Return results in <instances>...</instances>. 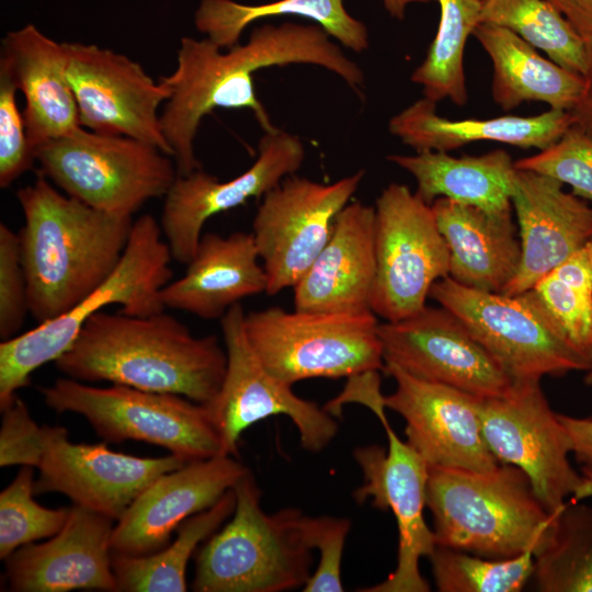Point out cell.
Listing matches in <instances>:
<instances>
[{
  "mask_svg": "<svg viewBox=\"0 0 592 592\" xmlns=\"http://www.w3.org/2000/svg\"><path fill=\"white\" fill-rule=\"evenodd\" d=\"M287 14L317 22L330 36L353 52L361 53L368 47L366 26L348 13L343 0H278L260 5L232 0H201L194 22L201 33L227 49L239 43L241 33L250 23Z\"/></svg>",
  "mask_w": 592,
  "mask_h": 592,
  "instance_id": "4dcf8cb0",
  "label": "cell"
},
{
  "mask_svg": "<svg viewBox=\"0 0 592 592\" xmlns=\"http://www.w3.org/2000/svg\"><path fill=\"white\" fill-rule=\"evenodd\" d=\"M30 312L29 288L23 269L20 238L8 225L0 224V339L19 334Z\"/></svg>",
  "mask_w": 592,
  "mask_h": 592,
  "instance_id": "60d3db41",
  "label": "cell"
},
{
  "mask_svg": "<svg viewBox=\"0 0 592 592\" xmlns=\"http://www.w3.org/2000/svg\"><path fill=\"white\" fill-rule=\"evenodd\" d=\"M429 298L458 317L513 382L590 367L534 289L483 292L447 276L433 284Z\"/></svg>",
  "mask_w": 592,
  "mask_h": 592,
  "instance_id": "ba28073f",
  "label": "cell"
},
{
  "mask_svg": "<svg viewBox=\"0 0 592 592\" xmlns=\"http://www.w3.org/2000/svg\"><path fill=\"white\" fill-rule=\"evenodd\" d=\"M2 412L0 429V466L37 467L43 444V428L32 418L18 396Z\"/></svg>",
  "mask_w": 592,
  "mask_h": 592,
  "instance_id": "7bdbcfd3",
  "label": "cell"
},
{
  "mask_svg": "<svg viewBox=\"0 0 592 592\" xmlns=\"http://www.w3.org/2000/svg\"><path fill=\"white\" fill-rule=\"evenodd\" d=\"M512 207L521 241V263L503 291L532 289L592 238V207L547 175L516 169Z\"/></svg>",
  "mask_w": 592,
  "mask_h": 592,
  "instance_id": "603a6c76",
  "label": "cell"
},
{
  "mask_svg": "<svg viewBox=\"0 0 592 592\" xmlns=\"http://www.w3.org/2000/svg\"><path fill=\"white\" fill-rule=\"evenodd\" d=\"M431 0H383L386 10L390 15L402 20L405 16V11L408 4L413 2H428Z\"/></svg>",
  "mask_w": 592,
  "mask_h": 592,
  "instance_id": "c3c4849f",
  "label": "cell"
},
{
  "mask_svg": "<svg viewBox=\"0 0 592 592\" xmlns=\"http://www.w3.org/2000/svg\"><path fill=\"white\" fill-rule=\"evenodd\" d=\"M301 528L308 545L318 549L320 560L305 584V592H342L341 561L351 528L346 517L301 516Z\"/></svg>",
  "mask_w": 592,
  "mask_h": 592,
  "instance_id": "ab89813d",
  "label": "cell"
},
{
  "mask_svg": "<svg viewBox=\"0 0 592 592\" xmlns=\"http://www.w3.org/2000/svg\"><path fill=\"white\" fill-rule=\"evenodd\" d=\"M532 578L543 592H592V506L565 503L554 513Z\"/></svg>",
  "mask_w": 592,
  "mask_h": 592,
  "instance_id": "d6a6232c",
  "label": "cell"
},
{
  "mask_svg": "<svg viewBox=\"0 0 592 592\" xmlns=\"http://www.w3.org/2000/svg\"><path fill=\"white\" fill-rule=\"evenodd\" d=\"M55 365L76 380L175 394L208 405L220 390L227 354L217 335L195 337L164 310L150 316L101 310Z\"/></svg>",
  "mask_w": 592,
  "mask_h": 592,
  "instance_id": "7a4b0ae2",
  "label": "cell"
},
{
  "mask_svg": "<svg viewBox=\"0 0 592 592\" xmlns=\"http://www.w3.org/2000/svg\"><path fill=\"white\" fill-rule=\"evenodd\" d=\"M435 104L426 98L415 101L390 118V133L417 152H447L480 140L543 150L572 125L570 113L561 110L534 116L449 119L436 113Z\"/></svg>",
  "mask_w": 592,
  "mask_h": 592,
  "instance_id": "83f0119b",
  "label": "cell"
},
{
  "mask_svg": "<svg viewBox=\"0 0 592 592\" xmlns=\"http://www.w3.org/2000/svg\"><path fill=\"white\" fill-rule=\"evenodd\" d=\"M384 364L470 395L501 396L512 378L446 308L425 306L402 320L379 323Z\"/></svg>",
  "mask_w": 592,
  "mask_h": 592,
  "instance_id": "e0dca14e",
  "label": "cell"
},
{
  "mask_svg": "<svg viewBox=\"0 0 592 592\" xmlns=\"http://www.w3.org/2000/svg\"><path fill=\"white\" fill-rule=\"evenodd\" d=\"M39 390L46 406L82 415L107 442L141 441L189 462L223 454L208 408L186 397L117 384L95 387L69 377Z\"/></svg>",
  "mask_w": 592,
  "mask_h": 592,
  "instance_id": "30bf717a",
  "label": "cell"
},
{
  "mask_svg": "<svg viewBox=\"0 0 592 592\" xmlns=\"http://www.w3.org/2000/svg\"><path fill=\"white\" fill-rule=\"evenodd\" d=\"M0 68L24 95L23 115L34 151L81 126L64 43L33 24L8 32L1 41Z\"/></svg>",
  "mask_w": 592,
  "mask_h": 592,
  "instance_id": "d4e9b609",
  "label": "cell"
},
{
  "mask_svg": "<svg viewBox=\"0 0 592 592\" xmlns=\"http://www.w3.org/2000/svg\"><path fill=\"white\" fill-rule=\"evenodd\" d=\"M376 276L371 309L386 321L426 306L433 284L449 276V251L432 206L390 183L375 203Z\"/></svg>",
  "mask_w": 592,
  "mask_h": 592,
  "instance_id": "8fae6325",
  "label": "cell"
},
{
  "mask_svg": "<svg viewBox=\"0 0 592 592\" xmlns=\"http://www.w3.org/2000/svg\"><path fill=\"white\" fill-rule=\"evenodd\" d=\"M236 508L234 488L210 508L187 517L177 528V536L162 549L145 556L112 553L116 591L184 592L186 568L200 543L204 542L232 515Z\"/></svg>",
  "mask_w": 592,
  "mask_h": 592,
  "instance_id": "1f68e13d",
  "label": "cell"
},
{
  "mask_svg": "<svg viewBox=\"0 0 592 592\" xmlns=\"http://www.w3.org/2000/svg\"><path fill=\"white\" fill-rule=\"evenodd\" d=\"M64 47L80 125L139 139L172 157L159 114L169 88L126 55L94 44L64 42Z\"/></svg>",
  "mask_w": 592,
  "mask_h": 592,
  "instance_id": "9a60e30c",
  "label": "cell"
},
{
  "mask_svg": "<svg viewBox=\"0 0 592 592\" xmlns=\"http://www.w3.org/2000/svg\"><path fill=\"white\" fill-rule=\"evenodd\" d=\"M34 467L21 466L10 485L0 493V558L16 549L50 538L67 522L71 508L49 509L34 499Z\"/></svg>",
  "mask_w": 592,
  "mask_h": 592,
  "instance_id": "8d00e7d4",
  "label": "cell"
},
{
  "mask_svg": "<svg viewBox=\"0 0 592 592\" xmlns=\"http://www.w3.org/2000/svg\"><path fill=\"white\" fill-rule=\"evenodd\" d=\"M584 383H585L588 386H592V356H591L590 367H589V369L587 371V374H585V377H584Z\"/></svg>",
  "mask_w": 592,
  "mask_h": 592,
  "instance_id": "681fc988",
  "label": "cell"
},
{
  "mask_svg": "<svg viewBox=\"0 0 592 592\" xmlns=\"http://www.w3.org/2000/svg\"><path fill=\"white\" fill-rule=\"evenodd\" d=\"M252 232L227 237L202 235L184 275L160 292L166 308L186 311L202 319L221 318L241 299L266 291L267 277L259 264Z\"/></svg>",
  "mask_w": 592,
  "mask_h": 592,
  "instance_id": "484cf974",
  "label": "cell"
},
{
  "mask_svg": "<svg viewBox=\"0 0 592 592\" xmlns=\"http://www.w3.org/2000/svg\"><path fill=\"white\" fill-rule=\"evenodd\" d=\"M387 159L415 179V193L430 205L439 197H446L489 212L513 208L516 168L503 149L458 158L426 150L413 156L389 155Z\"/></svg>",
  "mask_w": 592,
  "mask_h": 592,
  "instance_id": "f546056e",
  "label": "cell"
},
{
  "mask_svg": "<svg viewBox=\"0 0 592 592\" xmlns=\"http://www.w3.org/2000/svg\"><path fill=\"white\" fill-rule=\"evenodd\" d=\"M383 424L388 448L379 445L356 447L353 456L364 482L354 492L357 503L371 500L378 510H390L398 526V558L388 578L363 592H428L430 585L420 572V559L436 547L433 530L425 520L429 469L423 458L390 426L385 411L375 414Z\"/></svg>",
  "mask_w": 592,
  "mask_h": 592,
  "instance_id": "2e32d148",
  "label": "cell"
},
{
  "mask_svg": "<svg viewBox=\"0 0 592 592\" xmlns=\"http://www.w3.org/2000/svg\"><path fill=\"white\" fill-rule=\"evenodd\" d=\"M473 35L491 59V93L502 110L511 111L530 101L568 112L574 106L584 84L582 75L543 57L510 30L482 23Z\"/></svg>",
  "mask_w": 592,
  "mask_h": 592,
  "instance_id": "f1b7e54d",
  "label": "cell"
},
{
  "mask_svg": "<svg viewBox=\"0 0 592 592\" xmlns=\"http://www.w3.org/2000/svg\"><path fill=\"white\" fill-rule=\"evenodd\" d=\"M587 64L584 84L574 106L569 111L572 124L592 134V38L585 41Z\"/></svg>",
  "mask_w": 592,
  "mask_h": 592,
  "instance_id": "f6af8a7d",
  "label": "cell"
},
{
  "mask_svg": "<svg viewBox=\"0 0 592 592\" xmlns=\"http://www.w3.org/2000/svg\"><path fill=\"white\" fill-rule=\"evenodd\" d=\"M479 415L497 460L522 469L546 510L559 511L582 476L569 463L571 439L549 407L540 380H514L501 396L480 397Z\"/></svg>",
  "mask_w": 592,
  "mask_h": 592,
  "instance_id": "4fadbf2b",
  "label": "cell"
},
{
  "mask_svg": "<svg viewBox=\"0 0 592 592\" xmlns=\"http://www.w3.org/2000/svg\"><path fill=\"white\" fill-rule=\"evenodd\" d=\"M431 206L449 251V277L469 288L503 293L522 255L512 210L489 212L446 197Z\"/></svg>",
  "mask_w": 592,
  "mask_h": 592,
  "instance_id": "4316f807",
  "label": "cell"
},
{
  "mask_svg": "<svg viewBox=\"0 0 592 592\" xmlns=\"http://www.w3.org/2000/svg\"><path fill=\"white\" fill-rule=\"evenodd\" d=\"M249 471L235 456L219 454L162 474L116 521L112 553L145 556L162 549L181 523L214 505Z\"/></svg>",
  "mask_w": 592,
  "mask_h": 592,
  "instance_id": "44dd1931",
  "label": "cell"
},
{
  "mask_svg": "<svg viewBox=\"0 0 592 592\" xmlns=\"http://www.w3.org/2000/svg\"><path fill=\"white\" fill-rule=\"evenodd\" d=\"M383 371L397 385L385 406L405 419L407 442L428 466L483 471L500 464L482 434L480 397L417 378L391 364H384Z\"/></svg>",
  "mask_w": 592,
  "mask_h": 592,
  "instance_id": "ffe728a7",
  "label": "cell"
},
{
  "mask_svg": "<svg viewBox=\"0 0 592 592\" xmlns=\"http://www.w3.org/2000/svg\"><path fill=\"white\" fill-rule=\"evenodd\" d=\"M379 323L373 311L320 312L280 307L244 315L250 345L264 367L293 385L384 368Z\"/></svg>",
  "mask_w": 592,
  "mask_h": 592,
  "instance_id": "9c48e42d",
  "label": "cell"
},
{
  "mask_svg": "<svg viewBox=\"0 0 592 592\" xmlns=\"http://www.w3.org/2000/svg\"><path fill=\"white\" fill-rule=\"evenodd\" d=\"M364 175L360 170L322 184L292 174L262 197L252 234L266 273L269 296L294 287L306 273Z\"/></svg>",
  "mask_w": 592,
  "mask_h": 592,
  "instance_id": "5bb4252c",
  "label": "cell"
},
{
  "mask_svg": "<svg viewBox=\"0 0 592 592\" xmlns=\"http://www.w3.org/2000/svg\"><path fill=\"white\" fill-rule=\"evenodd\" d=\"M592 418V417H591Z\"/></svg>",
  "mask_w": 592,
  "mask_h": 592,
  "instance_id": "f907efd6",
  "label": "cell"
},
{
  "mask_svg": "<svg viewBox=\"0 0 592 592\" xmlns=\"http://www.w3.org/2000/svg\"><path fill=\"white\" fill-rule=\"evenodd\" d=\"M426 506L436 546L508 559L545 545L554 514L519 467L490 470L428 466Z\"/></svg>",
  "mask_w": 592,
  "mask_h": 592,
  "instance_id": "277c9868",
  "label": "cell"
},
{
  "mask_svg": "<svg viewBox=\"0 0 592 592\" xmlns=\"http://www.w3.org/2000/svg\"><path fill=\"white\" fill-rule=\"evenodd\" d=\"M244 315L238 303L220 318L227 367L218 395L205 405L219 433L223 454L236 457L238 441L249 426L280 414L296 425L303 448L322 451L338 433L337 421L264 367L248 341Z\"/></svg>",
  "mask_w": 592,
  "mask_h": 592,
  "instance_id": "7c38bea8",
  "label": "cell"
},
{
  "mask_svg": "<svg viewBox=\"0 0 592 592\" xmlns=\"http://www.w3.org/2000/svg\"><path fill=\"white\" fill-rule=\"evenodd\" d=\"M581 471L582 480L572 494V502H579L582 499L592 497V469L582 467Z\"/></svg>",
  "mask_w": 592,
  "mask_h": 592,
  "instance_id": "7dc6e473",
  "label": "cell"
},
{
  "mask_svg": "<svg viewBox=\"0 0 592 592\" xmlns=\"http://www.w3.org/2000/svg\"><path fill=\"white\" fill-rule=\"evenodd\" d=\"M329 36L320 25L264 24L252 31L247 43L225 53L207 37H182L175 69L159 78L170 91L160 124L178 174L202 168L194 139L203 117L216 107L248 109L265 133L276 129L255 95L253 72L259 69L310 64L334 72L352 88L361 86L362 69Z\"/></svg>",
  "mask_w": 592,
  "mask_h": 592,
  "instance_id": "6da1fadb",
  "label": "cell"
},
{
  "mask_svg": "<svg viewBox=\"0 0 592 592\" xmlns=\"http://www.w3.org/2000/svg\"><path fill=\"white\" fill-rule=\"evenodd\" d=\"M172 255L159 223L145 214L133 223L129 240L114 271L73 308L0 343V410L30 383L31 374L55 362L73 343L86 321L109 305L123 314L150 316L164 310L161 289L171 281Z\"/></svg>",
  "mask_w": 592,
  "mask_h": 592,
  "instance_id": "5b68a950",
  "label": "cell"
},
{
  "mask_svg": "<svg viewBox=\"0 0 592 592\" xmlns=\"http://www.w3.org/2000/svg\"><path fill=\"white\" fill-rule=\"evenodd\" d=\"M584 41L592 38V0H548Z\"/></svg>",
  "mask_w": 592,
  "mask_h": 592,
  "instance_id": "bcb514c9",
  "label": "cell"
},
{
  "mask_svg": "<svg viewBox=\"0 0 592 592\" xmlns=\"http://www.w3.org/2000/svg\"><path fill=\"white\" fill-rule=\"evenodd\" d=\"M258 153L247 171L229 181H220L203 169L177 175L163 196L159 221L174 261L187 264L192 260L210 217L251 197H263L294 174L304 161L305 147L297 136L276 128L260 139Z\"/></svg>",
  "mask_w": 592,
  "mask_h": 592,
  "instance_id": "d6986e66",
  "label": "cell"
},
{
  "mask_svg": "<svg viewBox=\"0 0 592 592\" xmlns=\"http://www.w3.org/2000/svg\"><path fill=\"white\" fill-rule=\"evenodd\" d=\"M571 439V453L582 467L592 469V418L581 419L558 413Z\"/></svg>",
  "mask_w": 592,
  "mask_h": 592,
  "instance_id": "ee69618b",
  "label": "cell"
},
{
  "mask_svg": "<svg viewBox=\"0 0 592 592\" xmlns=\"http://www.w3.org/2000/svg\"><path fill=\"white\" fill-rule=\"evenodd\" d=\"M500 26L583 76L585 41L548 0H481L480 24Z\"/></svg>",
  "mask_w": 592,
  "mask_h": 592,
  "instance_id": "e575fe53",
  "label": "cell"
},
{
  "mask_svg": "<svg viewBox=\"0 0 592 592\" xmlns=\"http://www.w3.org/2000/svg\"><path fill=\"white\" fill-rule=\"evenodd\" d=\"M18 88L0 68V187H9L36 162L25 118L16 103Z\"/></svg>",
  "mask_w": 592,
  "mask_h": 592,
  "instance_id": "f35d334b",
  "label": "cell"
},
{
  "mask_svg": "<svg viewBox=\"0 0 592 592\" xmlns=\"http://www.w3.org/2000/svg\"><path fill=\"white\" fill-rule=\"evenodd\" d=\"M540 297L572 344L591 363L592 296L568 285L553 273L532 288Z\"/></svg>",
  "mask_w": 592,
  "mask_h": 592,
  "instance_id": "b9f144b4",
  "label": "cell"
},
{
  "mask_svg": "<svg viewBox=\"0 0 592 592\" xmlns=\"http://www.w3.org/2000/svg\"><path fill=\"white\" fill-rule=\"evenodd\" d=\"M39 172L64 193L96 209L133 216L164 196L178 171L173 158L153 145L82 126L35 150Z\"/></svg>",
  "mask_w": 592,
  "mask_h": 592,
  "instance_id": "52a82bcc",
  "label": "cell"
},
{
  "mask_svg": "<svg viewBox=\"0 0 592 592\" xmlns=\"http://www.w3.org/2000/svg\"><path fill=\"white\" fill-rule=\"evenodd\" d=\"M441 592H519L532 578L534 554L489 559L436 546L429 556Z\"/></svg>",
  "mask_w": 592,
  "mask_h": 592,
  "instance_id": "d590c367",
  "label": "cell"
},
{
  "mask_svg": "<svg viewBox=\"0 0 592 592\" xmlns=\"http://www.w3.org/2000/svg\"><path fill=\"white\" fill-rule=\"evenodd\" d=\"M375 276V208L361 202L348 204L327 244L293 287L295 309L372 311Z\"/></svg>",
  "mask_w": 592,
  "mask_h": 592,
  "instance_id": "cb8c5ba5",
  "label": "cell"
},
{
  "mask_svg": "<svg viewBox=\"0 0 592 592\" xmlns=\"http://www.w3.org/2000/svg\"><path fill=\"white\" fill-rule=\"evenodd\" d=\"M440 23L426 56L411 75L424 98L437 103L448 98L467 102L464 52L469 35L480 24L481 0H439Z\"/></svg>",
  "mask_w": 592,
  "mask_h": 592,
  "instance_id": "836d02e7",
  "label": "cell"
},
{
  "mask_svg": "<svg viewBox=\"0 0 592 592\" xmlns=\"http://www.w3.org/2000/svg\"><path fill=\"white\" fill-rule=\"evenodd\" d=\"M42 428L35 494L62 493L75 505L114 521L155 479L189 462L171 453L162 457H139L113 452L104 443H72L66 428Z\"/></svg>",
  "mask_w": 592,
  "mask_h": 592,
  "instance_id": "ac0fdd59",
  "label": "cell"
},
{
  "mask_svg": "<svg viewBox=\"0 0 592 592\" xmlns=\"http://www.w3.org/2000/svg\"><path fill=\"white\" fill-rule=\"evenodd\" d=\"M114 520L72 505L62 528L47 542L16 549L5 561L11 591H116L111 537Z\"/></svg>",
  "mask_w": 592,
  "mask_h": 592,
  "instance_id": "7402d4cb",
  "label": "cell"
},
{
  "mask_svg": "<svg viewBox=\"0 0 592 592\" xmlns=\"http://www.w3.org/2000/svg\"><path fill=\"white\" fill-rule=\"evenodd\" d=\"M16 198L29 308L38 322L73 308L114 271L129 240L133 216L96 209L58 191L41 172Z\"/></svg>",
  "mask_w": 592,
  "mask_h": 592,
  "instance_id": "3957f363",
  "label": "cell"
},
{
  "mask_svg": "<svg viewBox=\"0 0 592 592\" xmlns=\"http://www.w3.org/2000/svg\"><path fill=\"white\" fill-rule=\"evenodd\" d=\"M232 519L208 537L195 558L196 592H282L305 587L311 577V547L303 512L266 514L251 473L235 486ZM314 550V549H312Z\"/></svg>",
  "mask_w": 592,
  "mask_h": 592,
  "instance_id": "8992f818",
  "label": "cell"
},
{
  "mask_svg": "<svg viewBox=\"0 0 592 592\" xmlns=\"http://www.w3.org/2000/svg\"><path fill=\"white\" fill-rule=\"evenodd\" d=\"M514 164L568 184L571 193L592 203V134L574 124L551 146Z\"/></svg>",
  "mask_w": 592,
  "mask_h": 592,
  "instance_id": "74e56055",
  "label": "cell"
}]
</instances>
